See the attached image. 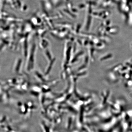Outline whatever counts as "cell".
I'll use <instances>...</instances> for the list:
<instances>
[{"label":"cell","mask_w":132,"mask_h":132,"mask_svg":"<svg viewBox=\"0 0 132 132\" xmlns=\"http://www.w3.org/2000/svg\"><path fill=\"white\" fill-rule=\"evenodd\" d=\"M36 46L35 43H32L31 46L29 54L28 56L26 69L28 71H30L33 69L35 57Z\"/></svg>","instance_id":"cell-1"},{"label":"cell","mask_w":132,"mask_h":132,"mask_svg":"<svg viewBox=\"0 0 132 132\" xmlns=\"http://www.w3.org/2000/svg\"><path fill=\"white\" fill-rule=\"evenodd\" d=\"M19 58V59L17 60V62L15 64L14 68V71H19L21 67V59Z\"/></svg>","instance_id":"cell-2"}]
</instances>
